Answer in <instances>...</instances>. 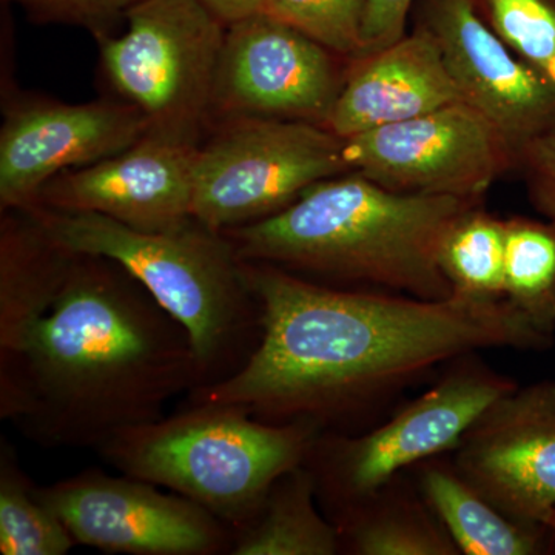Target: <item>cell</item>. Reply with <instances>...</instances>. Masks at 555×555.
<instances>
[{
	"label": "cell",
	"instance_id": "obj_21",
	"mask_svg": "<svg viewBox=\"0 0 555 555\" xmlns=\"http://www.w3.org/2000/svg\"><path fill=\"white\" fill-rule=\"evenodd\" d=\"M505 299L540 331H555V221L505 219Z\"/></svg>",
	"mask_w": 555,
	"mask_h": 555
},
{
	"label": "cell",
	"instance_id": "obj_18",
	"mask_svg": "<svg viewBox=\"0 0 555 555\" xmlns=\"http://www.w3.org/2000/svg\"><path fill=\"white\" fill-rule=\"evenodd\" d=\"M400 477V476H398ZM398 477L374 495L331 517L341 553L353 555H460L447 528L420 494Z\"/></svg>",
	"mask_w": 555,
	"mask_h": 555
},
{
	"label": "cell",
	"instance_id": "obj_11",
	"mask_svg": "<svg viewBox=\"0 0 555 555\" xmlns=\"http://www.w3.org/2000/svg\"><path fill=\"white\" fill-rule=\"evenodd\" d=\"M337 53L266 13L225 28L211 116L301 120L324 127L347 68ZM349 61V60H347Z\"/></svg>",
	"mask_w": 555,
	"mask_h": 555
},
{
	"label": "cell",
	"instance_id": "obj_29",
	"mask_svg": "<svg viewBox=\"0 0 555 555\" xmlns=\"http://www.w3.org/2000/svg\"><path fill=\"white\" fill-rule=\"evenodd\" d=\"M554 539H555V526H554Z\"/></svg>",
	"mask_w": 555,
	"mask_h": 555
},
{
	"label": "cell",
	"instance_id": "obj_1",
	"mask_svg": "<svg viewBox=\"0 0 555 555\" xmlns=\"http://www.w3.org/2000/svg\"><path fill=\"white\" fill-rule=\"evenodd\" d=\"M241 270L261 306V339L236 374L196 387L189 404H235L270 425L350 434L377 401L441 364L492 347L553 345L506 299L426 301L323 286L264 262Z\"/></svg>",
	"mask_w": 555,
	"mask_h": 555
},
{
	"label": "cell",
	"instance_id": "obj_5",
	"mask_svg": "<svg viewBox=\"0 0 555 555\" xmlns=\"http://www.w3.org/2000/svg\"><path fill=\"white\" fill-rule=\"evenodd\" d=\"M320 434L306 422H259L235 404L188 403L178 414L120 430L96 452L122 476L169 488L236 534L278 478L308 462Z\"/></svg>",
	"mask_w": 555,
	"mask_h": 555
},
{
	"label": "cell",
	"instance_id": "obj_3",
	"mask_svg": "<svg viewBox=\"0 0 555 555\" xmlns=\"http://www.w3.org/2000/svg\"><path fill=\"white\" fill-rule=\"evenodd\" d=\"M480 203L398 193L349 171L317 182L272 217L221 233L241 261L323 286L443 301L454 291L438 261L441 243Z\"/></svg>",
	"mask_w": 555,
	"mask_h": 555
},
{
	"label": "cell",
	"instance_id": "obj_26",
	"mask_svg": "<svg viewBox=\"0 0 555 555\" xmlns=\"http://www.w3.org/2000/svg\"><path fill=\"white\" fill-rule=\"evenodd\" d=\"M516 170L525 179L535 210L555 221V130L518 150Z\"/></svg>",
	"mask_w": 555,
	"mask_h": 555
},
{
	"label": "cell",
	"instance_id": "obj_13",
	"mask_svg": "<svg viewBox=\"0 0 555 555\" xmlns=\"http://www.w3.org/2000/svg\"><path fill=\"white\" fill-rule=\"evenodd\" d=\"M147 131L127 101L14 102L0 129V211L30 210L51 179L118 155Z\"/></svg>",
	"mask_w": 555,
	"mask_h": 555
},
{
	"label": "cell",
	"instance_id": "obj_25",
	"mask_svg": "<svg viewBox=\"0 0 555 555\" xmlns=\"http://www.w3.org/2000/svg\"><path fill=\"white\" fill-rule=\"evenodd\" d=\"M35 20L87 28L98 40L141 0H16Z\"/></svg>",
	"mask_w": 555,
	"mask_h": 555
},
{
	"label": "cell",
	"instance_id": "obj_7",
	"mask_svg": "<svg viewBox=\"0 0 555 555\" xmlns=\"http://www.w3.org/2000/svg\"><path fill=\"white\" fill-rule=\"evenodd\" d=\"M126 20V33L98 40L109 83L149 131L198 144L228 25L201 0H141Z\"/></svg>",
	"mask_w": 555,
	"mask_h": 555
},
{
	"label": "cell",
	"instance_id": "obj_28",
	"mask_svg": "<svg viewBox=\"0 0 555 555\" xmlns=\"http://www.w3.org/2000/svg\"><path fill=\"white\" fill-rule=\"evenodd\" d=\"M224 25L262 13L268 0H201Z\"/></svg>",
	"mask_w": 555,
	"mask_h": 555
},
{
	"label": "cell",
	"instance_id": "obj_4",
	"mask_svg": "<svg viewBox=\"0 0 555 555\" xmlns=\"http://www.w3.org/2000/svg\"><path fill=\"white\" fill-rule=\"evenodd\" d=\"M28 211L62 247L112 259L137 278L188 332L201 386L232 377L257 349L261 306L224 233L196 219L169 232H142L90 211Z\"/></svg>",
	"mask_w": 555,
	"mask_h": 555
},
{
	"label": "cell",
	"instance_id": "obj_14",
	"mask_svg": "<svg viewBox=\"0 0 555 555\" xmlns=\"http://www.w3.org/2000/svg\"><path fill=\"white\" fill-rule=\"evenodd\" d=\"M416 25L434 36L463 102L518 150L555 130V87L503 42L477 0H415Z\"/></svg>",
	"mask_w": 555,
	"mask_h": 555
},
{
	"label": "cell",
	"instance_id": "obj_2",
	"mask_svg": "<svg viewBox=\"0 0 555 555\" xmlns=\"http://www.w3.org/2000/svg\"><path fill=\"white\" fill-rule=\"evenodd\" d=\"M201 385L185 328L112 259L73 254L56 286L0 320V418L40 447L96 451Z\"/></svg>",
	"mask_w": 555,
	"mask_h": 555
},
{
	"label": "cell",
	"instance_id": "obj_12",
	"mask_svg": "<svg viewBox=\"0 0 555 555\" xmlns=\"http://www.w3.org/2000/svg\"><path fill=\"white\" fill-rule=\"evenodd\" d=\"M452 465L500 511L555 526V383L495 400L454 451Z\"/></svg>",
	"mask_w": 555,
	"mask_h": 555
},
{
	"label": "cell",
	"instance_id": "obj_27",
	"mask_svg": "<svg viewBox=\"0 0 555 555\" xmlns=\"http://www.w3.org/2000/svg\"><path fill=\"white\" fill-rule=\"evenodd\" d=\"M415 0H367L364 10L363 56L392 46L406 36L408 17Z\"/></svg>",
	"mask_w": 555,
	"mask_h": 555
},
{
	"label": "cell",
	"instance_id": "obj_15",
	"mask_svg": "<svg viewBox=\"0 0 555 555\" xmlns=\"http://www.w3.org/2000/svg\"><path fill=\"white\" fill-rule=\"evenodd\" d=\"M198 149V144L147 131L118 155L51 179L35 207L90 211L142 232L184 228L195 219Z\"/></svg>",
	"mask_w": 555,
	"mask_h": 555
},
{
	"label": "cell",
	"instance_id": "obj_23",
	"mask_svg": "<svg viewBox=\"0 0 555 555\" xmlns=\"http://www.w3.org/2000/svg\"><path fill=\"white\" fill-rule=\"evenodd\" d=\"M492 30L555 87V0H477Z\"/></svg>",
	"mask_w": 555,
	"mask_h": 555
},
{
	"label": "cell",
	"instance_id": "obj_20",
	"mask_svg": "<svg viewBox=\"0 0 555 555\" xmlns=\"http://www.w3.org/2000/svg\"><path fill=\"white\" fill-rule=\"evenodd\" d=\"M454 295L500 301L505 299V219L480 204L452 222L438 255Z\"/></svg>",
	"mask_w": 555,
	"mask_h": 555
},
{
	"label": "cell",
	"instance_id": "obj_17",
	"mask_svg": "<svg viewBox=\"0 0 555 555\" xmlns=\"http://www.w3.org/2000/svg\"><path fill=\"white\" fill-rule=\"evenodd\" d=\"M420 494L465 555H539L555 550L553 529L517 520L474 488L452 463H420Z\"/></svg>",
	"mask_w": 555,
	"mask_h": 555
},
{
	"label": "cell",
	"instance_id": "obj_19",
	"mask_svg": "<svg viewBox=\"0 0 555 555\" xmlns=\"http://www.w3.org/2000/svg\"><path fill=\"white\" fill-rule=\"evenodd\" d=\"M317 483L308 466L294 467L269 489L257 516L236 532L230 555H335L337 526L317 507Z\"/></svg>",
	"mask_w": 555,
	"mask_h": 555
},
{
	"label": "cell",
	"instance_id": "obj_10",
	"mask_svg": "<svg viewBox=\"0 0 555 555\" xmlns=\"http://www.w3.org/2000/svg\"><path fill=\"white\" fill-rule=\"evenodd\" d=\"M38 495L78 545L102 553L230 555L235 539L228 525L192 500L166 494L139 478L108 476L96 467L38 486Z\"/></svg>",
	"mask_w": 555,
	"mask_h": 555
},
{
	"label": "cell",
	"instance_id": "obj_8",
	"mask_svg": "<svg viewBox=\"0 0 555 555\" xmlns=\"http://www.w3.org/2000/svg\"><path fill=\"white\" fill-rule=\"evenodd\" d=\"M349 173L343 139L320 124L225 120L198 149L193 218L215 232L241 228L284 210L324 179Z\"/></svg>",
	"mask_w": 555,
	"mask_h": 555
},
{
	"label": "cell",
	"instance_id": "obj_22",
	"mask_svg": "<svg viewBox=\"0 0 555 555\" xmlns=\"http://www.w3.org/2000/svg\"><path fill=\"white\" fill-rule=\"evenodd\" d=\"M78 545L67 526L38 495L16 451L0 440V553L64 555Z\"/></svg>",
	"mask_w": 555,
	"mask_h": 555
},
{
	"label": "cell",
	"instance_id": "obj_9",
	"mask_svg": "<svg viewBox=\"0 0 555 555\" xmlns=\"http://www.w3.org/2000/svg\"><path fill=\"white\" fill-rule=\"evenodd\" d=\"M349 171L411 195L481 199L517 169L516 149L466 102L343 139Z\"/></svg>",
	"mask_w": 555,
	"mask_h": 555
},
{
	"label": "cell",
	"instance_id": "obj_6",
	"mask_svg": "<svg viewBox=\"0 0 555 555\" xmlns=\"http://www.w3.org/2000/svg\"><path fill=\"white\" fill-rule=\"evenodd\" d=\"M470 356L455 360L436 386L385 425L361 436H318L306 466L328 518L374 495L408 467L454 452L478 416L518 387Z\"/></svg>",
	"mask_w": 555,
	"mask_h": 555
},
{
	"label": "cell",
	"instance_id": "obj_24",
	"mask_svg": "<svg viewBox=\"0 0 555 555\" xmlns=\"http://www.w3.org/2000/svg\"><path fill=\"white\" fill-rule=\"evenodd\" d=\"M367 0H268L262 13L286 22L349 61L363 56Z\"/></svg>",
	"mask_w": 555,
	"mask_h": 555
},
{
	"label": "cell",
	"instance_id": "obj_16",
	"mask_svg": "<svg viewBox=\"0 0 555 555\" xmlns=\"http://www.w3.org/2000/svg\"><path fill=\"white\" fill-rule=\"evenodd\" d=\"M463 102L440 47L426 28L350 62L324 127L346 139Z\"/></svg>",
	"mask_w": 555,
	"mask_h": 555
}]
</instances>
